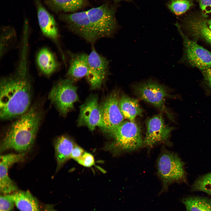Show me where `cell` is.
I'll return each instance as SVG.
<instances>
[{
  "mask_svg": "<svg viewBox=\"0 0 211 211\" xmlns=\"http://www.w3.org/2000/svg\"><path fill=\"white\" fill-rule=\"evenodd\" d=\"M14 73L0 82V116L3 120L19 117L29 109L31 99L28 51H20Z\"/></svg>",
  "mask_w": 211,
  "mask_h": 211,
  "instance_id": "1",
  "label": "cell"
},
{
  "mask_svg": "<svg viewBox=\"0 0 211 211\" xmlns=\"http://www.w3.org/2000/svg\"><path fill=\"white\" fill-rule=\"evenodd\" d=\"M41 115L35 106L32 107L10 126L1 143V152L13 149L20 153L32 146L40 124Z\"/></svg>",
  "mask_w": 211,
  "mask_h": 211,
  "instance_id": "2",
  "label": "cell"
},
{
  "mask_svg": "<svg viewBox=\"0 0 211 211\" xmlns=\"http://www.w3.org/2000/svg\"><path fill=\"white\" fill-rule=\"evenodd\" d=\"M113 141L107 147L115 152L132 151L144 144L140 127L134 121H123L110 135Z\"/></svg>",
  "mask_w": 211,
  "mask_h": 211,
  "instance_id": "3",
  "label": "cell"
},
{
  "mask_svg": "<svg viewBox=\"0 0 211 211\" xmlns=\"http://www.w3.org/2000/svg\"><path fill=\"white\" fill-rule=\"evenodd\" d=\"M86 11L99 38L110 37L115 33L118 25L112 6L104 4Z\"/></svg>",
  "mask_w": 211,
  "mask_h": 211,
  "instance_id": "4",
  "label": "cell"
},
{
  "mask_svg": "<svg viewBox=\"0 0 211 211\" xmlns=\"http://www.w3.org/2000/svg\"><path fill=\"white\" fill-rule=\"evenodd\" d=\"M49 97L59 112L64 115L74 108V103L79 100L77 88L70 79L59 81L52 88Z\"/></svg>",
  "mask_w": 211,
  "mask_h": 211,
  "instance_id": "5",
  "label": "cell"
},
{
  "mask_svg": "<svg viewBox=\"0 0 211 211\" xmlns=\"http://www.w3.org/2000/svg\"><path fill=\"white\" fill-rule=\"evenodd\" d=\"M157 164L158 173L163 183V190H166L171 183L181 181L185 177L183 163L173 153H163L158 160Z\"/></svg>",
  "mask_w": 211,
  "mask_h": 211,
  "instance_id": "6",
  "label": "cell"
},
{
  "mask_svg": "<svg viewBox=\"0 0 211 211\" xmlns=\"http://www.w3.org/2000/svg\"><path fill=\"white\" fill-rule=\"evenodd\" d=\"M59 18L71 30L87 42L93 43L99 38L86 11L61 14Z\"/></svg>",
  "mask_w": 211,
  "mask_h": 211,
  "instance_id": "7",
  "label": "cell"
},
{
  "mask_svg": "<svg viewBox=\"0 0 211 211\" xmlns=\"http://www.w3.org/2000/svg\"><path fill=\"white\" fill-rule=\"evenodd\" d=\"M133 89L135 94L140 99L161 110H166L165 102L169 94L164 86L149 80L134 86Z\"/></svg>",
  "mask_w": 211,
  "mask_h": 211,
  "instance_id": "8",
  "label": "cell"
},
{
  "mask_svg": "<svg viewBox=\"0 0 211 211\" xmlns=\"http://www.w3.org/2000/svg\"><path fill=\"white\" fill-rule=\"evenodd\" d=\"M120 98L118 92L114 91L100 106L103 124L101 130L110 135L123 121L124 117L119 105Z\"/></svg>",
  "mask_w": 211,
  "mask_h": 211,
  "instance_id": "9",
  "label": "cell"
},
{
  "mask_svg": "<svg viewBox=\"0 0 211 211\" xmlns=\"http://www.w3.org/2000/svg\"><path fill=\"white\" fill-rule=\"evenodd\" d=\"M183 41L185 55L192 66L201 71L211 68V52L189 38L177 25Z\"/></svg>",
  "mask_w": 211,
  "mask_h": 211,
  "instance_id": "10",
  "label": "cell"
},
{
  "mask_svg": "<svg viewBox=\"0 0 211 211\" xmlns=\"http://www.w3.org/2000/svg\"><path fill=\"white\" fill-rule=\"evenodd\" d=\"M79 126H87L91 131L96 127L102 129L103 127L100 106L98 102V97L92 95L87 99L80 107L78 120Z\"/></svg>",
  "mask_w": 211,
  "mask_h": 211,
  "instance_id": "11",
  "label": "cell"
},
{
  "mask_svg": "<svg viewBox=\"0 0 211 211\" xmlns=\"http://www.w3.org/2000/svg\"><path fill=\"white\" fill-rule=\"evenodd\" d=\"M174 128L165 122L160 114L155 115L149 119L147 123V131L144 144L152 147L156 144L166 140Z\"/></svg>",
  "mask_w": 211,
  "mask_h": 211,
  "instance_id": "12",
  "label": "cell"
},
{
  "mask_svg": "<svg viewBox=\"0 0 211 211\" xmlns=\"http://www.w3.org/2000/svg\"><path fill=\"white\" fill-rule=\"evenodd\" d=\"M89 75L87 79L92 88L100 87L108 71L109 62L94 47L88 55Z\"/></svg>",
  "mask_w": 211,
  "mask_h": 211,
  "instance_id": "13",
  "label": "cell"
},
{
  "mask_svg": "<svg viewBox=\"0 0 211 211\" xmlns=\"http://www.w3.org/2000/svg\"><path fill=\"white\" fill-rule=\"evenodd\" d=\"M24 153L9 154L1 156L0 164V190L3 195H7L18 190V188L8 174L9 167L13 164L22 161Z\"/></svg>",
  "mask_w": 211,
  "mask_h": 211,
  "instance_id": "14",
  "label": "cell"
},
{
  "mask_svg": "<svg viewBox=\"0 0 211 211\" xmlns=\"http://www.w3.org/2000/svg\"><path fill=\"white\" fill-rule=\"evenodd\" d=\"M37 16L39 25L42 34L59 45V33L55 21L39 0H36Z\"/></svg>",
  "mask_w": 211,
  "mask_h": 211,
  "instance_id": "15",
  "label": "cell"
},
{
  "mask_svg": "<svg viewBox=\"0 0 211 211\" xmlns=\"http://www.w3.org/2000/svg\"><path fill=\"white\" fill-rule=\"evenodd\" d=\"M207 21L204 16H193L186 21L185 26L193 36L202 39L211 45V31L208 26Z\"/></svg>",
  "mask_w": 211,
  "mask_h": 211,
  "instance_id": "16",
  "label": "cell"
},
{
  "mask_svg": "<svg viewBox=\"0 0 211 211\" xmlns=\"http://www.w3.org/2000/svg\"><path fill=\"white\" fill-rule=\"evenodd\" d=\"M36 62L40 72L47 76L53 74L59 66L58 61L53 53L46 47H43L38 51Z\"/></svg>",
  "mask_w": 211,
  "mask_h": 211,
  "instance_id": "17",
  "label": "cell"
},
{
  "mask_svg": "<svg viewBox=\"0 0 211 211\" xmlns=\"http://www.w3.org/2000/svg\"><path fill=\"white\" fill-rule=\"evenodd\" d=\"M88 55L78 54L71 60L67 72V75L72 79H78L84 77L87 78L89 75Z\"/></svg>",
  "mask_w": 211,
  "mask_h": 211,
  "instance_id": "18",
  "label": "cell"
},
{
  "mask_svg": "<svg viewBox=\"0 0 211 211\" xmlns=\"http://www.w3.org/2000/svg\"><path fill=\"white\" fill-rule=\"evenodd\" d=\"M75 144L70 138L65 136L58 137L55 142V155L58 171L69 159Z\"/></svg>",
  "mask_w": 211,
  "mask_h": 211,
  "instance_id": "19",
  "label": "cell"
},
{
  "mask_svg": "<svg viewBox=\"0 0 211 211\" xmlns=\"http://www.w3.org/2000/svg\"><path fill=\"white\" fill-rule=\"evenodd\" d=\"M119 105L124 118L130 121H134L137 116L142 115V110L136 99L123 95L120 98Z\"/></svg>",
  "mask_w": 211,
  "mask_h": 211,
  "instance_id": "20",
  "label": "cell"
},
{
  "mask_svg": "<svg viewBox=\"0 0 211 211\" xmlns=\"http://www.w3.org/2000/svg\"><path fill=\"white\" fill-rule=\"evenodd\" d=\"M13 195L15 204L20 211H42L38 200L29 191H19Z\"/></svg>",
  "mask_w": 211,
  "mask_h": 211,
  "instance_id": "21",
  "label": "cell"
},
{
  "mask_svg": "<svg viewBox=\"0 0 211 211\" xmlns=\"http://www.w3.org/2000/svg\"><path fill=\"white\" fill-rule=\"evenodd\" d=\"M46 5L55 11L74 12L80 9L85 0H45Z\"/></svg>",
  "mask_w": 211,
  "mask_h": 211,
  "instance_id": "22",
  "label": "cell"
},
{
  "mask_svg": "<svg viewBox=\"0 0 211 211\" xmlns=\"http://www.w3.org/2000/svg\"><path fill=\"white\" fill-rule=\"evenodd\" d=\"M182 202L190 211H211V198L199 196L187 197Z\"/></svg>",
  "mask_w": 211,
  "mask_h": 211,
  "instance_id": "23",
  "label": "cell"
},
{
  "mask_svg": "<svg viewBox=\"0 0 211 211\" xmlns=\"http://www.w3.org/2000/svg\"><path fill=\"white\" fill-rule=\"evenodd\" d=\"M16 40V34L14 28L11 26L2 27L0 36L1 58L13 47Z\"/></svg>",
  "mask_w": 211,
  "mask_h": 211,
  "instance_id": "24",
  "label": "cell"
},
{
  "mask_svg": "<svg viewBox=\"0 0 211 211\" xmlns=\"http://www.w3.org/2000/svg\"><path fill=\"white\" fill-rule=\"evenodd\" d=\"M193 4L190 0H173L169 4V7L175 14L179 15L185 13Z\"/></svg>",
  "mask_w": 211,
  "mask_h": 211,
  "instance_id": "25",
  "label": "cell"
},
{
  "mask_svg": "<svg viewBox=\"0 0 211 211\" xmlns=\"http://www.w3.org/2000/svg\"><path fill=\"white\" fill-rule=\"evenodd\" d=\"M192 190L211 194V180L205 175L199 178L192 186Z\"/></svg>",
  "mask_w": 211,
  "mask_h": 211,
  "instance_id": "26",
  "label": "cell"
},
{
  "mask_svg": "<svg viewBox=\"0 0 211 211\" xmlns=\"http://www.w3.org/2000/svg\"><path fill=\"white\" fill-rule=\"evenodd\" d=\"M15 204L13 195H2L0 196V211H10Z\"/></svg>",
  "mask_w": 211,
  "mask_h": 211,
  "instance_id": "27",
  "label": "cell"
},
{
  "mask_svg": "<svg viewBox=\"0 0 211 211\" xmlns=\"http://www.w3.org/2000/svg\"><path fill=\"white\" fill-rule=\"evenodd\" d=\"M76 161L79 164L86 167L92 166L95 162L93 156L90 153L86 152Z\"/></svg>",
  "mask_w": 211,
  "mask_h": 211,
  "instance_id": "28",
  "label": "cell"
},
{
  "mask_svg": "<svg viewBox=\"0 0 211 211\" xmlns=\"http://www.w3.org/2000/svg\"><path fill=\"white\" fill-rule=\"evenodd\" d=\"M198 1L204 14L211 13V0H198Z\"/></svg>",
  "mask_w": 211,
  "mask_h": 211,
  "instance_id": "29",
  "label": "cell"
},
{
  "mask_svg": "<svg viewBox=\"0 0 211 211\" xmlns=\"http://www.w3.org/2000/svg\"><path fill=\"white\" fill-rule=\"evenodd\" d=\"M85 152L82 148L75 144L71 154V158L76 161L81 157Z\"/></svg>",
  "mask_w": 211,
  "mask_h": 211,
  "instance_id": "30",
  "label": "cell"
},
{
  "mask_svg": "<svg viewBox=\"0 0 211 211\" xmlns=\"http://www.w3.org/2000/svg\"><path fill=\"white\" fill-rule=\"evenodd\" d=\"M202 72L206 84L211 90V68L202 70Z\"/></svg>",
  "mask_w": 211,
  "mask_h": 211,
  "instance_id": "31",
  "label": "cell"
},
{
  "mask_svg": "<svg viewBox=\"0 0 211 211\" xmlns=\"http://www.w3.org/2000/svg\"><path fill=\"white\" fill-rule=\"evenodd\" d=\"M207 23L209 29L211 31V18L207 21Z\"/></svg>",
  "mask_w": 211,
  "mask_h": 211,
  "instance_id": "32",
  "label": "cell"
},
{
  "mask_svg": "<svg viewBox=\"0 0 211 211\" xmlns=\"http://www.w3.org/2000/svg\"><path fill=\"white\" fill-rule=\"evenodd\" d=\"M205 176L207 177L211 180V173H208L205 175Z\"/></svg>",
  "mask_w": 211,
  "mask_h": 211,
  "instance_id": "33",
  "label": "cell"
},
{
  "mask_svg": "<svg viewBox=\"0 0 211 211\" xmlns=\"http://www.w3.org/2000/svg\"><path fill=\"white\" fill-rule=\"evenodd\" d=\"M186 211H189V210H186Z\"/></svg>",
  "mask_w": 211,
  "mask_h": 211,
  "instance_id": "34",
  "label": "cell"
},
{
  "mask_svg": "<svg viewBox=\"0 0 211 211\" xmlns=\"http://www.w3.org/2000/svg\"></svg>",
  "mask_w": 211,
  "mask_h": 211,
  "instance_id": "35",
  "label": "cell"
}]
</instances>
